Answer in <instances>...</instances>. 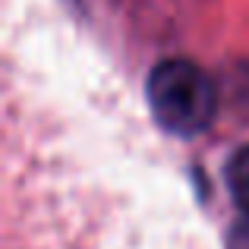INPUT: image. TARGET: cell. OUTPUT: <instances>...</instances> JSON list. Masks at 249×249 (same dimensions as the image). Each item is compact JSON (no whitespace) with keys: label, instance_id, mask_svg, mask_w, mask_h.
Masks as SVG:
<instances>
[{"label":"cell","instance_id":"obj_2","mask_svg":"<svg viewBox=\"0 0 249 249\" xmlns=\"http://www.w3.org/2000/svg\"><path fill=\"white\" fill-rule=\"evenodd\" d=\"M227 189H231L233 205L249 218V145L237 148L227 161Z\"/></svg>","mask_w":249,"mask_h":249},{"label":"cell","instance_id":"obj_1","mask_svg":"<svg viewBox=\"0 0 249 249\" xmlns=\"http://www.w3.org/2000/svg\"><path fill=\"white\" fill-rule=\"evenodd\" d=\"M148 104L167 133L199 136L214 123L221 110V89L199 63L186 57L158 60L148 73Z\"/></svg>","mask_w":249,"mask_h":249}]
</instances>
